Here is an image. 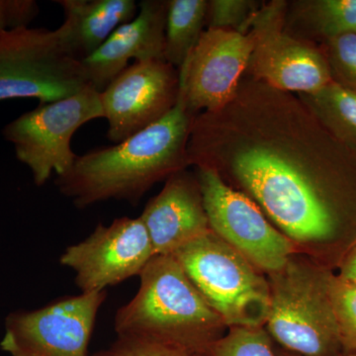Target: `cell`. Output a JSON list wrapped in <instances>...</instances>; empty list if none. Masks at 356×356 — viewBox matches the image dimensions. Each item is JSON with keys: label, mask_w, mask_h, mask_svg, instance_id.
<instances>
[{"label": "cell", "mask_w": 356, "mask_h": 356, "mask_svg": "<svg viewBox=\"0 0 356 356\" xmlns=\"http://www.w3.org/2000/svg\"><path fill=\"white\" fill-rule=\"evenodd\" d=\"M284 28L292 36L321 46L356 31V0L287 1Z\"/></svg>", "instance_id": "cell-17"}, {"label": "cell", "mask_w": 356, "mask_h": 356, "mask_svg": "<svg viewBox=\"0 0 356 356\" xmlns=\"http://www.w3.org/2000/svg\"><path fill=\"white\" fill-rule=\"evenodd\" d=\"M179 70L165 60L135 62L100 92L107 137L123 142L172 111L179 97Z\"/></svg>", "instance_id": "cell-12"}, {"label": "cell", "mask_w": 356, "mask_h": 356, "mask_svg": "<svg viewBox=\"0 0 356 356\" xmlns=\"http://www.w3.org/2000/svg\"><path fill=\"white\" fill-rule=\"evenodd\" d=\"M331 298L344 355H356V285L332 274Z\"/></svg>", "instance_id": "cell-21"}, {"label": "cell", "mask_w": 356, "mask_h": 356, "mask_svg": "<svg viewBox=\"0 0 356 356\" xmlns=\"http://www.w3.org/2000/svg\"><path fill=\"white\" fill-rule=\"evenodd\" d=\"M91 356H207L202 353L168 346V344L134 339V337H117L109 348L93 353Z\"/></svg>", "instance_id": "cell-24"}, {"label": "cell", "mask_w": 356, "mask_h": 356, "mask_svg": "<svg viewBox=\"0 0 356 356\" xmlns=\"http://www.w3.org/2000/svg\"><path fill=\"white\" fill-rule=\"evenodd\" d=\"M283 356H297V355H283ZM343 356H356L355 355H343Z\"/></svg>", "instance_id": "cell-27"}, {"label": "cell", "mask_w": 356, "mask_h": 356, "mask_svg": "<svg viewBox=\"0 0 356 356\" xmlns=\"http://www.w3.org/2000/svg\"><path fill=\"white\" fill-rule=\"evenodd\" d=\"M137 294L117 311V337H134L206 355L224 325L177 259L154 255L140 274Z\"/></svg>", "instance_id": "cell-3"}, {"label": "cell", "mask_w": 356, "mask_h": 356, "mask_svg": "<svg viewBox=\"0 0 356 356\" xmlns=\"http://www.w3.org/2000/svg\"><path fill=\"white\" fill-rule=\"evenodd\" d=\"M172 255L225 325L257 327L266 323L268 281L212 229Z\"/></svg>", "instance_id": "cell-5"}, {"label": "cell", "mask_w": 356, "mask_h": 356, "mask_svg": "<svg viewBox=\"0 0 356 356\" xmlns=\"http://www.w3.org/2000/svg\"><path fill=\"white\" fill-rule=\"evenodd\" d=\"M254 48L250 33L206 29L180 67V91L192 115L214 111L236 95Z\"/></svg>", "instance_id": "cell-13"}, {"label": "cell", "mask_w": 356, "mask_h": 356, "mask_svg": "<svg viewBox=\"0 0 356 356\" xmlns=\"http://www.w3.org/2000/svg\"><path fill=\"white\" fill-rule=\"evenodd\" d=\"M287 0L264 1L250 20L254 48L245 76L278 90L312 93L332 83L324 53L317 44L285 30Z\"/></svg>", "instance_id": "cell-8"}, {"label": "cell", "mask_w": 356, "mask_h": 356, "mask_svg": "<svg viewBox=\"0 0 356 356\" xmlns=\"http://www.w3.org/2000/svg\"><path fill=\"white\" fill-rule=\"evenodd\" d=\"M210 229L254 266L268 273L284 267L292 241L274 228L250 197L227 184L210 168H196Z\"/></svg>", "instance_id": "cell-10"}, {"label": "cell", "mask_w": 356, "mask_h": 356, "mask_svg": "<svg viewBox=\"0 0 356 356\" xmlns=\"http://www.w3.org/2000/svg\"><path fill=\"white\" fill-rule=\"evenodd\" d=\"M154 255L140 218L122 217L65 248L60 264L74 271L81 293H96L140 275Z\"/></svg>", "instance_id": "cell-11"}, {"label": "cell", "mask_w": 356, "mask_h": 356, "mask_svg": "<svg viewBox=\"0 0 356 356\" xmlns=\"http://www.w3.org/2000/svg\"><path fill=\"white\" fill-rule=\"evenodd\" d=\"M99 118H103L100 92L88 84L69 97L39 103L9 122L2 135L13 145L18 161L29 168L34 184L41 187L53 173L60 177L69 172L77 158L72 137L81 126Z\"/></svg>", "instance_id": "cell-7"}, {"label": "cell", "mask_w": 356, "mask_h": 356, "mask_svg": "<svg viewBox=\"0 0 356 356\" xmlns=\"http://www.w3.org/2000/svg\"><path fill=\"white\" fill-rule=\"evenodd\" d=\"M262 3L264 1L257 0H208L206 29L247 34L250 20Z\"/></svg>", "instance_id": "cell-22"}, {"label": "cell", "mask_w": 356, "mask_h": 356, "mask_svg": "<svg viewBox=\"0 0 356 356\" xmlns=\"http://www.w3.org/2000/svg\"><path fill=\"white\" fill-rule=\"evenodd\" d=\"M165 0H143L134 19L120 26L83 60L88 83L102 92L130 60H165Z\"/></svg>", "instance_id": "cell-14"}, {"label": "cell", "mask_w": 356, "mask_h": 356, "mask_svg": "<svg viewBox=\"0 0 356 356\" xmlns=\"http://www.w3.org/2000/svg\"><path fill=\"white\" fill-rule=\"evenodd\" d=\"M193 117L179 91L177 105L153 125L115 146L77 156L69 172L56 177L58 191L79 209L108 200L136 205L154 184L191 166Z\"/></svg>", "instance_id": "cell-2"}, {"label": "cell", "mask_w": 356, "mask_h": 356, "mask_svg": "<svg viewBox=\"0 0 356 356\" xmlns=\"http://www.w3.org/2000/svg\"><path fill=\"white\" fill-rule=\"evenodd\" d=\"M207 356H277L268 332L257 327H231L208 348Z\"/></svg>", "instance_id": "cell-20"}, {"label": "cell", "mask_w": 356, "mask_h": 356, "mask_svg": "<svg viewBox=\"0 0 356 356\" xmlns=\"http://www.w3.org/2000/svg\"><path fill=\"white\" fill-rule=\"evenodd\" d=\"M64 11L60 26L70 55L79 62L88 58L115 30L135 18V0H58Z\"/></svg>", "instance_id": "cell-16"}, {"label": "cell", "mask_w": 356, "mask_h": 356, "mask_svg": "<svg viewBox=\"0 0 356 356\" xmlns=\"http://www.w3.org/2000/svg\"><path fill=\"white\" fill-rule=\"evenodd\" d=\"M208 0H168L165 60L179 70L206 30Z\"/></svg>", "instance_id": "cell-19"}, {"label": "cell", "mask_w": 356, "mask_h": 356, "mask_svg": "<svg viewBox=\"0 0 356 356\" xmlns=\"http://www.w3.org/2000/svg\"><path fill=\"white\" fill-rule=\"evenodd\" d=\"M39 13L34 0H0V32L29 27Z\"/></svg>", "instance_id": "cell-25"}, {"label": "cell", "mask_w": 356, "mask_h": 356, "mask_svg": "<svg viewBox=\"0 0 356 356\" xmlns=\"http://www.w3.org/2000/svg\"><path fill=\"white\" fill-rule=\"evenodd\" d=\"M88 84L83 63L67 51L60 28L0 32V100L54 102Z\"/></svg>", "instance_id": "cell-6"}, {"label": "cell", "mask_w": 356, "mask_h": 356, "mask_svg": "<svg viewBox=\"0 0 356 356\" xmlns=\"http://www.w3.org/2000/svg\"><path fill=\"white\" fill-rule=\"evenodd\" d=\"M337 266V275L356 285V243L346 252Z\"/></svg>", "instance_id": "cell-26"}, {"label": "cell", "mask_w": 356, "mask_h": 356, "mask_svg": "<svg viewBox=\"0 0 356 356\" xmlns=\"http://www.w3.org/2000/svg\"><path fill=\"white\" fill-rule=\"evenodd\" d=\"M156 255H170L211 231L197 175L187 170L165 181L140 216Z\"/></svg>", "instance_id": "cell-15"}, {"label": "cell", "mask_w": 356, "mask_h": 356, "mask_svg": "<svg viewBox=\"0 0 356 356\" xmlns=\"http://www.w3.org/2000/svg\"><path fill=\"white\" fill-rule=\"evenodd\" d=\"M332 271L309 259L290 257L269 273L268 334L297 356H343L331 298Z\"/></svg>", "instance_id": "cell-4"}, {"label": "cell", "mask_w": 356, "mask_h": 356, "mask_svg": "<svg viewBox=\"0 0 356 356\" xmlns=\"http://www.w3.org/2000/svg\"><path fill=\"white\" fill-rule=\"evenodd\" d=\"M296 95L332 137L356 154L355 91L332 81L315 92Z\"/></svg>", "instance_id": "cell-18"}, {"label": "cell", "mask_w": 356, "mask_h": 356, "mask_svg": "<svg viewBox=\"0 0 356 356\" xmlns=\"http://www.w3.org/2000/svg\"><path fill=\"white\" fill-rule=\"evenodd\" d=\"M106 291L65 297L9 314L0 348L10 356H91L89 343Z\"/></svg>", "instance_id": "cell-9"}, {"label": "cell", "mask_w": 356, "mask_h": 356, "mask_svg": "<svg viewBox=\"0 0 356 356\" xmlns=\"http://www.w3.org/2000/svg\"><path fill=\"white\" fill-rule=\"evenodd\" d=\"M189 165L214 170L287 238L336 264L356 243V154L294 93L247 76L222 108L192 119Z\"/></svg>", "instance_id": "cell-1"}, {"label": "cell", "mask_w": 356, "mask_h": 356, "mask_svg": "<svg viewBox=\"0 0 356 356\" xmlns=\"http://www.w3.org/2000/svg\"><path fill=\"white\" fill-rule=\"evenodd\" d=\"M356 32V31H355Z\"/></svg>", "instance_id": "cell-28"}, {"label": "cell", "mask_w": 356, "mask_h": 356, "mask_svg": "<svg viewBox=\"0 0 356 356\" xmlns=\"http://www.w3.org/2000/svg\"><path fill=\"white\" fill-rule=\"evenodd\" d=\"M324 53L334 83L356 92V32L318 46Z\"/></svg>", "instance_id": "cell-23"}]
</instances>
